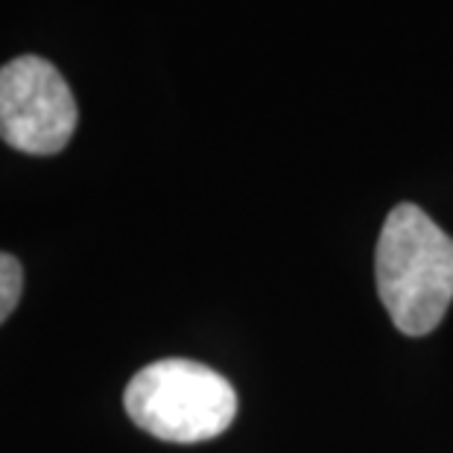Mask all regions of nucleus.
<instances>
[{
	"label": "nucleus",
	"mask_w": 453,
	"mask_h": 453,
	"mask_svg": "<svg viewBox=\"0 0 453 453\" xmlns=\"http://www.w3.org/2000/svg\"><path fill=\"white\" fill-rule=\"evenodd\" d=\"M378 296L407 336L436 331L453 302V237L412 202L389 211L374 252Z\"/></svg>",
	"instance_id": "1"
},
{
	"label": "nucleus",
	"mask_w": 453,
	"mask_h": 453,
	"mask_svg": "<svg viewBox=\"0 0 453 453\" xmlns=\"http://www.w3.org/2000/svg\"><path fill=\"white\" fill-rule=\"evenodd\" d=\"M123 407L150 436L194 445L217 439L231 427L237 392L211 365L167 357L134 374L123 392Z\"/></svg>",
	"instance_id": "2"
},
{
	"label": "nucleus",
	"mask_w": 453,
	"mask_h": 453,
	"mask_svg": "<svg viewBox=\"0 0 453 453\" xmlns=\"http://www.w3.org/2000/svg\"><path fill=\"white\" fill-rule=\"evenodd\" d=\"M80 109L71 85L42 56L0 67V141L27 156H56L73 138Z\"/></svg>",
	"instance_id": "3"
},
{
	"label": "nucleus",
	"mask_w": 453,
	"mask_h": 453,
	"mask_svg": "<svg viewBox=\"0 0 453 453\" xmlns=\"http://www.w3.org/2000/svg\"><path fill=\"white\" fill-rule=\"evenodd\" d=\"M21 290H24L21 260L15 255L0 252V325L9 319V313L21 302Z\"/></svg>",
	"instance_id": "4"
}]
</instances>
